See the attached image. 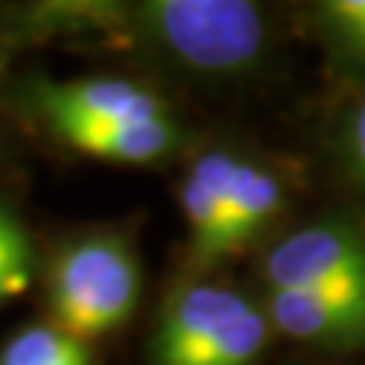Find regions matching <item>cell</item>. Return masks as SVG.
Segmentation results:
<instances>
[{
  "label": "cell",
  "mask_w": 365,
  "mask_h": 365,
  "mask_svg": "<svg viewBox=\"0 0 365 365\" xmlns=\"http://www.w3.org/2000/svg\"><path fill=\"white\" fill-rule=\"evenodd\" d=\"M274 332L323 353H365V314L302 289H262Z\"/></svg>",
  "instance_id": "ba28073f"
},
{
  "label": "cell",
  "mask_w": 365,
  "mask_h": 365,
  "mask_svg": "<svg viewBox=\"0 0 365 365\" xmlns=\"http://www.w3.org/2000/svg\"><path fill=\"white\" fill-rule=\"evenodd\" d=\"M31 241L19 210L0 198V304L31 283Z\"/></svg>",
  "instance_id": "7c38bea8"
},
{
  "label": "cell",
  "mask_w": 365,
  "mask_h": 365,
  "mask_svg": "<svg viewBox=\"0 0 365 365\" xmlns=\"http://www.w3.org/2000/svg\"><path fill=\"white\" fill-rule=\"evenodd\" d=\"M61 143L73 146L98 162L113 165H137V168H158L174 162L177 155L189 150V131L174 116L143 119V122H55L46 125Z\"/></svg>",
  "instance_id": "52a82bcc"
},
{
  "label": "cell",
  "mask_w": 365,
  "mask_h": 365,
  "mask_svg": "<svg viewBox=\"0 0 365 365\" xmlns=\"http://www.w3.org/2000/svg\"><path fill=\"white\" fill-rule=\"evenodd\" d=\"M326 158L347 207L365 216V88L338 98L326 125Z\"/></svg>",
  "instance_id": "30bf717a"
},
{
  "label": "cell",
  "mask_w": 365,
  "mask_h": 365,
  "mask_svg": "<svg viewBox=\"0 0 365 365\" xmlns=\"http://www.w3.org/2000/svg\"><path fill=\"white\" fill-rule=\"evenodd\" d=\"M9 37H13V31H4V25H0V49L6 46V40H9Z\"/></svg>",
  "instance_id": "4fadbf2b"
},
{
  "label": "cell",
  "mask_w": 365,
  "mask_h": 365,
  "mask_svg": "<svg viewBox=\"0 0 365 365\" xmlns=\"http://www.w3.org/2000/svg\"><path fill=\"white\" fill-rule=\"evenodd\" d=\"M307 25L341 95L365 88V0H319L307 9Z\"/></svg>",
  "instance_id": "9c48e42d"
},
{
  "label": "cell",
  "mask_w": 365,
  "mask_h": 365,
  "mask_svg": "<svg viewBox=\"0 0 365 365\" xmlns=\"http://www.w3.org/2000/svg\"><path fill=\"white\" fill-rule=\"evenodd\" d=\"M28 107L43 125L55 122H143L174 116L162 91L125 76H86V79H34L28 86Z\"/></svg>",
  "instance_id": "8992f818"
},
{
  "label": "cell",
  "mask_w": 365,
  "mask_h": 365,
  "mask_svg": "<svg viewBox=\"0 0 365 365\" xmlns=\"http://www.w3.org/2000/svg\"><path fill=\"white\" fill-rule=\"evenodd\" d=\"M262 289H302L365 314V216L332 207L274 235L259 256Z\"/></svg>",
  "instance_id": "277c9868"
},
{
  "label": "cell",
  "mask_w": 365,
  "mask_h": 365,
  "mask_svg": "<svg viewBox=\"0 0 365 365\" xmlns=\"http://www.w3.org/2000/svg\"><path fill=\"white\" fill-rule=\"evenodd\" d=\"M0 365H91V353L61 326L28 323L4 341Z\"/></svg>",
  "instance_id": "8fae6325"
},
{
  "label": "cell",
  "mask_w": 365,
  "mask_h": 365,
  "mask_svg": "<svg viewBox=\"0 0 365 365\" xmlns=\"http://www.w3.org/2000/svg\"><path fill=\"white\" fill-rule=\"evenodd\" d=\"M274 326L244 287L192 271L165 295L150 344L153 365H256Z\"/></svg>",
  "instance_id": "7a4b0ae2"
},
{
  "label": "cell",
  "mask_w": 365,
  "mask_h": 365,
  "mask_svg": "<svg viewBox=\"0 0 365 365\" xmlns=\"http://www.w3.org/2000/svg\"><path fill=\"white\" fill-rule=\"evenodd\" d=\"M55 21L86 25L140 46L177 73L237 83L256 76L274 49L271 13L250 0H143V4H55Z\"/></svg>",
  "instance_id": "6da1fadb"
},
{
  "label": "cell",
  "mask_w": 365,
  "mask_h": 365,
  "mask_svg": "<svg viewBox=\"0 0 365 365\" xmlns=\"http://www.w3.org/2000/svg\"><path fill=\"white\" fill-rule=\"evenodd\" d=\"M189 165L210 182L222 207V235L216 265L237 259L262 244L280 225L292 204V180L271 158L237 150V146H204ZM268 244V241H265Z\"/></svg>",
  "instance_id": "5b68a950"
},
{
  "label": "cell",
  "mask_w": 365,
  "mask_h": 365,
  "mask_svg": "<svg viewBox=\"0 0 365 365\" xmlns=\"http://www.w3.org/2000/svg\"><path fill=\"white\" fill-rule=\"evenodd\" d=\"M140 259L125 235L95 232L67 241L52 256L46 299L52 323L79 341L116 332L140 302Z\"/></svg>",
  "instance_id": "3957f363"
}]
</instances>
